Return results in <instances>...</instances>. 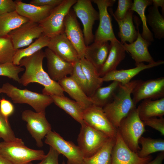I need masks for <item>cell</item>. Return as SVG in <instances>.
<instances>
[{
	"label": "cell",
	"mask_w": 164,
	"mask_h": 164,
	"mask_svg": "<svg viewBox=\"0 0 164 164\" xmlns=\"http://www.w3.org/2000/svg\"><path fill=\"white\" fill-rule=\"evenodd\" d=\"M45 57L42 50L20 61L19 65L25 68V71L20 78V84L26 86L29 84L36 83L44 88L42 93L50 96H64V91L58 82L52 80L45 71L43 66Z\"/></svg>",
	"instance_id": "obj_1"
},
{
	"label": "cell",
	"mask_w": 164,
	"mask_h": 164,
	"mask_svg": "<svg viewBox=\"0 0 164 164\" xmlns=\"http://www.w3.org/2000/svg\"><path fill=\"white\" fill-rule=\"evenodd\" d=\"M140 80H133L124 85L121 84L113 100L103 108L110 121L117 129L121 120L136 107L131 95Z\"/></svg>",
	"instance_id": "obj_2"
},
{
	"label": "cell",
	"mask_w": 164,
	"mask_h": 164,
	"mask_svg": "<svg viewBox=\"0 0 164 164\" xmlns=\"http://www.w3.org/2000/svg\"><path fill=\"white\" fill-rule=\"evenodd\" d=\"M1 93L5 94L15 104H26L36 112L45 111L46 108L53 102L50 96L29 91L20 89L9 83L3 84Z\"/></svg>",
	"instance_id": "obj_3"
},
{
	"label": "cell",
	"mask_w": 164,
	"mask_h": 164,
	"mask_svg": "<svg viewBox=\"0 0 164 164\" xmlns=\"http://www.w3.org/2000/svg\"><path fill=\"white\" fill-rule=\"evenodd\" d=\"M0 155L13 164H27L32 161L41 160L46 155L43 150L30 149L22 140L0 142Z\"/></svg>",
	"instance_id": "obj_4"
},
{
	"label": "cell",
	"mask_w": 164,
	"mask_h": 164,
	"mask_svg": "<svg viewBox=\"0 0 164 164\" xmlns=\"http://www.w3.org/2000/svg\"><path fill=\"white\" fill-rule=\"evenodd\" d=\"M145 126L135 107L121 120L117 129L125 143L134 152L140 149L138 140L146 131Z\"/></svg>",
	"instance_id": "obj_5"
},
{
	"label": "cell",
	"mask_w": 164,
	"mask_h": 164,
	"mask_svg": "<svg viewBox=\"0 0 164 164\" xmlns=\"http://www.w3.org/2000/svg\"><path fill=\"white\" fill-rule=\"evenodd\" d=\"M81 125L77 139L78 146L84 158L89 157L96 153L110 138L84 121Z\"/></svg>",
	"instance_id": "obj_6"
},
{
	"label": "cell",
	"mask_w": 164,
	"mask_h": 164,
	"mask_svg": "<svg viewBox=\"0 0 164 164\" xmlns=\"http://www.w3.org/2000/svg\"><path fill=\"white\" fill-rule=\"evenodd\" d=\"M77 0H63L55 7L47 17L39 24L43 34L51 38L64 32L65 18Z\"/></svg>",
	"instance_id": "obj_7"
},
{
	"label": "cell",
	"mask_w": 164,
	"mask_h": 164,
	"mask_svg": "<svg viewBox=\"0 0 164 164\" xmlns=\"http://www.w3.org/2000/svg\"><path fill=\"white\" fill-rule=\"evenodd\" d=\"M90 0H77L73 6L75 14L83 24V33L86 46L94 41L93 26L95 21L99 19L98 12L94 8Z\"/></svg>",
	"instance_id": "obj_8"
},
{
	"label": "cell",
	"mask_w": 164,
	"mask_h": 164,
	"mask_svg": "<svg viewBox=\"0 0 164 164\" xmlns=\"http://www.w3.org/2000/svg\"><path fill=\"white\" fill-rule=\"evenodd\" d=\"M45 137V143L64 156L67 159V164H82L84 157L78 145L52 130Z\"/></svg>",
	"instance_id": "obj_9"
},
{
	"label": "cell",
	"mask_w": 164,
	"mask_h": 164,
	"mask_svg": "<svg viewBox=\"0 0 164 164\" xmlns=\"http://www.w3.org/2000/svg\"><path fill=\"white\" fill-rule=\"evenodd\" d=\"M22 119L27 122L26 127L32 137L35 139L37 146H43V139L51 131V126L47 120L45 111L34 112L30 110L24 111Z\"/></svg>",
	"instance_id": "obj_10"
},
{
	"label": "cell",
	"mask_w": 164,
	"mask_h": 164,
	"mask_svg": "<svg viewBox=\"0 0 164 164\" xmlns=\"http://www.w3.org/2000/svg\"><path fill=\"white\" fill-rule=\"evenodd\" d=\"M97 6L99 10V21L98 28L94 35V42H110L118 39L114 34L111 19L108 10L112 6L115 0H93L92 1Z\"/></svg>",
	"instance_id": "obj_11"
},
{
	"label": "cell",
	"mask_w": 164,
	"mask_h": 164,
	"mask_svg": "<svg viewBox=\"0 0 164 164\" xmlns=\"http://www.w3.org/2000/svg\"><path fill=\"white\" fill-rule=\"evenodd\" d=\"M84 122L95 129L106 135L110 138H116L118 130L110 121L103 108L93 104L83 111Z\"/></svg>",
	"instance_id": "obj_12"
},
{
	"label": "cell",
	"mask_w": 164,
	"mask_h": 164,
	"mask_svg": "<svg viewBox=\"0 0 164 164\" xmlns=\"http://www.w3.org/2000/svg\"><path fill=\"white\" fill-rule=\"evenodd\" d=\"M43 33L39 24L29 21L11 32L7 36L17 50L28 46Z\"/></svg>",
	"instance_id": "obj_13"
},
{
	"label": "cell",
	"mask_w": 164,
	"mask_h": 164,
	"mask_svg": "<svg viewBox=\"0 0 164 164\" xmlns=\"http://www.w3.org/2000/svg\"><path fill=\"white\" fill-rule=\"evenodd\" d=\"M133 101L135 105L142 100L164 97V77L146 81L140 80L133 89Z\"/></svg>",
	"instance_id": "obj_14"
},
{
	"label": "cell",
	"mask_w": 164,
	"mask_h": 164,
	"mask_svg": "<svg viewBox=\"0 0 164 164\" xmlns=\"http://www.w3.org/2000/svg\"><path fill=\"white\" fill-rule=\"evenodd\" d=\"M152 159L151 155L141 158L137 152L132 151L125 143L118 131L112 151L111 164H145Z\"/></svg>",
	"instance_id": "obj_15"
},
{
	"label": "cell",
	"mask_w": 164,
	"mask_h": 164,
	"mask_svg": "<svg viewBox=\"0 0 164 164\" xmlns=\"http://www.w3.org/2000/svg\"><path fill=\"white\" fill-rule=\"evenodd\" d=\"M137 30V36L133 42L128 44L125 43L122 46L125 51L128 52L134 60L135 66L139 63L146 62L149 63H155L153 58L148 50V47L151 44V42L144 39L140 33L139 26L140 22L138 17L134 16Z\"/></svg>",
	"instance_id": "obj_16"
},
{
	"label": "cell",
	"mask_w": 164,
	"mask_h": 164,
	"mask_svg": "<svg viewBox=\"0 0 164 164\" xmlns=\"http://www.w3.org/2000/svg\"><path fill=\"white\" fill-rule=\"evenodd\" d=\"M64 32L76 50L80 59L84 58L87 46L83 33L77 17L71 10L64 20Z\"/></svg>",
	"instance_id": "obj_17"
},
{
	"label": "cell",
	"mask_w": 164,
	"mask_h": 164,
	"mask_svg": "<svg viewBox=\"0 0 164 164\" xmlns=\"http://www.w3.org/2000/svg\"><path fill=\"white\" fill-rule=\"evenodd\" d=\"M47 47L62 59L73 64L80 60L76 50L64 32L50 38Z\"/></svg>",
	"instance_id": "obj_18"
},
{
	"label": "cell",
	"mask_w": 164,
	"mask_h": 164,
	"mask_svg": "<svg viewBox=\"0 0 164 164\" xmlns=\"http://www.w3.org/2000/svg\"><path fill=\"white\" fill-rule=\"evenodd\" d=\"M44 52L47 61L48 73L52 80L58 82L71 74L73 64L62 59L48 48Z\"/></svg>",
	"instance_id": "obj_19"
},
{
	"label": "cell",
	"mask_w": 164,
	"mask_h": 164,
	"mask_svg": "<svg viewBox=\"0 0 164 164\" xmlns=\"http://www.w3.org/2000/svg\"><path fill=\"white\" fill-rule=\"evenodd\" d=\"M164 61L159 60L152 63L145 64L142 63L136 67L128 69H117L110 71L102 77L103 81H116L124 85L128 83L131 80L142 71L163 64Z\"/></svg>",
	"instance_id": "obj_20"
},
{
	"label": "cell",
	"mask_w": 164,
	"mask_h": 164,
	"mask_svg": "<svg viewBox=\"0 0 164 164\" xmlns=\"http://www.w3.org/2000/svg\"><path fill=\"white\" fill-rule=\"evenodd\" d=\"M15 1V11L18 14L30 21L39 24L47 17L55 7L37 6L24 3L21 0Z\"/></svg>",
	"instance_id": "obj_21"
},
{
	"label": "cell",
	"mask_w": 164,
	"mask_h": 164,
	"mask_svg": "<svg viewBox=\"0 0 164 164\" xmlns=\"http://www.w3.org/2000/svg\"><path fill=\"white\" fill-rule=\"evenodd\" d=\"M109 49L108 41L94 42L86 46L84 57L93 65L98 73L106 60Z\"/></svg>",
	"instance_id": "obj_22"
},
{
	"label": "cell",
	"mask_w": 164,
	"mask_h": 164,
	"mask_svg": "<svg viewBox=\"0 0 164 164\" xmlns=\"http://www.w3.org/2000/svg\"><path fill=\"white\" fill-rule=\"evenodd\" d=\"M125 50L118 39L110 41L108 57L98 73L102 77L108 73L116 69L118 66L125 59Z\"/></svg>",
	"instance_id": "obj_23"
},
{
	"label": "cell",
	"mask_w": 164,
	"mask_h": 164,
	"mask_svg": "<svg viewBox=\"0 0 164 164\" xmlns=\"http://www.w3.org/2000/svg\"><path fill=\"white\" fill-rule=\"evenodd\" d=\"M58 82L64 91L68 93L84 110L92 104L90 97L70 76L67 77Z\"/></svg>",
	"instance_id": "obj_24"
},
{
	"label": "cell",
	"mask_w": 164,
	"mask_h": 164,
	"mask_svg": "<svg viewBox=\"0 0 164 164\" xmlns=\"http://www.w3.org/2000/svg\"><path fill=\"white\" fill-rule=\"evenodd\" d=\"M139 117L142 121L153 117H163L164 115V97L143 100L137 108Z\"/></svg>",
	"instance_id": "obj_25"
},
{
	"label": "cell",
	"mask_w": 164,
	"mask_h": 164,
	"mask_svg": "<svg viewBox=\"0 0 164 164\" xmlns=\"http://www.w3.org/2000/svg\"><path fill=\"white\" fill-rule=\"evenodd\" d=\"M133 11L130 10L122 19H115L118 26V36L122 44L126 42L129 43H132L137 38L138 32L133 24Z\"/></svg>",
	"instance_id": "obj_26"
},
{
	"label": "cell",
	"mask_w": 164,
	"mask_h": 164,
	"mask_svg": "<svg viewBox=\"0 0 164 164\" xmlns=\"http://www.w3.org/2000/svg\"><path fill=\"white\" fill-rule=\"evenodd\" d=\"M50 96L53 102L56 105L63 110L80 125L84 123L83 113L84 110L77 102L64 95Z\"/></svg>",
	"instance_id": "obj_27"
},
{
	"label": "cell",
	"mask_w": 164,
	"mask_h": 164,
	"mask_svg": "<svg viewBox=\"0 0 164 164\" xmlns=\"http://www.w3.org/2000/svg\"><path fill=\"white\" fill-rule=\"evenodd\" d=\"M120 84L117 81H113L107 86L98 88L90 97L92 104L103 108L113 100Z\"/></svg>",
	"instance_id": "obj_28"
},
{
	"label": "cell",
	"mask_w": 164,
	"mask_h": 164,
	"mask_svg": "<svg viewBox=\"0 0 164 164\" xmlns=\"http://www.w3.org/2000/svg\"><path fill=\"white\" fill-rule=\"evenodd\" d=\"M29 21L16 11L0 14V38L8 36L11 32Z\"/></svg>",
	"instance_id": "obj_29"
},
{
	"label": "cell",
	"mask_w": 164,
	"mask_h": 164,
	"mask_svg": "<svg viewBox=\"0 0 164 164\" xmlns=\"http://www.w3.org/2000/svg\"><path fill=\"white\" fill-rule=\"evenodd\" d=\"M79 62L88 83L89 97H90L97 89L101 87L103 81L96 68L89 61L84 57L80 59Z\"/></svg>",
	"instance_id": "obj_30"
},
{
	"label": "cell",
	"mask_w": 164,
	"mask_h": 164,
	"mask_svg": "<svg viewBox=\"0 0 164 164\" xmlns=\"http://www.w3.org/2000/svg\"><path fill=\"white\" fill-rule=\"evenodd\" d=\"M50 38L42 34L27 47L17 50L13 57V63L19 65L20 61L22 58L31 56L45 47H47Z\"/></svg>",
	"instance_id": "obj_31"
},
{
	"label": "cell",
	"mask_w": 164,
	"mask_h": 164,
	"mask_svg": "<svg viewBox=\"0 0 164 164\" xmlns=\"http://www.w3.org/2000/svg\"><path fill=\"white\" fill-rule=\"evenodd\" d=\"M115 140L116 138H109L95 154L84 158L82 164H111V152Z\"/></svg>",
	"instance_id": "obj_32"
},
{
	"label": "cell",
	"mask_w": 164,
	"mask_h": 164,
	"mask_svg": "<svg viewBox=\"0 0 164 164\" xmlns=\"http://www.w3.org/2000/svg\"><path fill=\"white\" fill-rule=\"evenodd\" d=\"M146 16L147 23L151 27L155 37L159 39L164 38V18L159 12L158 8L150 6Z\"/></svg>",
	"instance_id": "obj_33"
},
{
	"label": "cell",
	"mask_w": 164,
	"mask_h": 164,
	"mask_svg": "<svg viewBox=\"0 0 164 164\" xmlns=\"http://www.w3.org/2000/svg\"><path fill=\"white\" fill-rule=\"evenodd\" d=\"M152 5V0H134L130 9L136 12L141 18L142 24V37L151 42L154 39L152 33L148 27L145 12L146 7Z\"/></svg>",
	"instance_id": "obj_34"
},
{
	"label": "cell",
	"mask_w": 164,
	"mask_h": 164,
	"mask_svg": "<svg viewBox=\"0 0 164 164\" xmlns=\"http://www.w3.org/2000/svg\"><path fill=\"white\" fill-rule=\"evenodd\" d=\"M138 144L142 148L137 153L141 158L146 157L155 152H164V140L162 139L142 136L139 139Z\"/></svg>",
	"instance_id": "obj_35"
},
{
	"label": "cell",
	"mask_w": 164,
	"mask_h": 164,
	"mask_svg": "<svg viewBox=\"0 0 164 164\" xmlns=\"http://www.w3.org/2000/svg\"><path fill=\"white\" fill-rule=\"evenodd\" d=\"M16 50L7 36L0 38V65L13 63L14 56Z\"/></svg>",
	"instance_id": "obj_36"
},
{
	"label": "cell",
	"mask_w": 164,
	"mask_h": 164,
	"mask_svg": "<svg viewBox=\"0 0 164 164\" xmlns=\"http://www.w3.org/2000/svg\"><path fill=\"white\" fill-rule=\"evenodd\" d=\"M70 75V77L89 97V89L88 83L81 67L79 60L73 64Z\"/></svg>",
	"instance_id": "obj_37"
},
{
	"label": "cell",
	"mask_w": 164,
	"mask_h": 164,
	"mask_svg": "<svg viewBox=\"0 0 164 164\" xmlns=\"http://www.w3.org/2000/svg\"><path fill=\"white\" fill-rule=\"evenodd\" d=\"M25 69L20 65L13 63H7L0 65V76H5L20 83L19 73Z\"/></svg>",
	"instance_id": "obj_38"
},
{
	"label": "cell",
	"mask_w": 164,
	"mask_h": 164,
	"mask_svg": "<svg viewBox=\"0 0 164 164\" xmlns=\"http://www.w3.org/2000/svg\"><path fill=\"white\" fill-rule=\"evenodd\" d=\"M0 138L4 141L12 142L18 140L12 129L8 118L4 116L0 112Z\"/></svg>",
	"instance_id": "obj_39"
},
{
	"label": "cell",
	"mask_w": 164,
	"mask_h": 164,
	"mask_svg": "<svg viewBox=\"0 0 164 164\" xmlns=\"http://www.w3.org/2000/svg\"><path fill=\"white\" fill-rule=\"evenodd\" d=\"M133 2L132 0H118L117 8L114 12L112 9L109 10L110 13L114 19L121 20L125 16L127 12L131 9Z\"/></svg>",
	"instance_id": "obj_40"
},
{
	"label": "cell",
	"mask_w": 164,
	"mask_h": 164,
	"mask_svg": "<svg viewBox=\"0 0 164 164\" xmlns=\"http://www.w3.org/2000/svg\"><path fill=\"white\" fill-rule=\"evenodd\" d=\"M142 121L145 125L151 127L164 135V118L163 117L151 118Z\"/></svg>",
	"instance_id": "obj_41"
},
{
	"label": "cell",
	"mask_w": 164,
	"mask_h": 164,
	"mask_svg": "<svg viewBox=\"0 0 164 164\" xmlns=\"http://www.w3.org/2000/svg\"><path fill=\"white\" fill-rule=\"evenodd\" d=\"M15 110L13 104L9 101L3 98L0 99V112L5 118L12 115Z\"/></svg>",
	"instance_id": "obj_42"
},
{
	"label": "cell",
	"mask_w": 164,
	"mask_h": 164,
	"mask_svg": "<svg viewBox=\"0 0 164 164\" xmlns=\"http://www.w3.org/2000/svg\"><path fill=\"white\" fill-rule=\"evenodd\" d=\"M60 155L56 150L50 146L47 154L38 164H59L58 157Z\"/></svg>",
	"instance_id": "obj_43"
},
{
	"label": "cell",
	"mask_w": 164,
	"mask_h": 164,
	"mask_svg": "<svg viewBox=\"0 0 164 164\" xmlns=\"http://www.w3.org/2000/svg\"><path fill=\"white\" fill-rule=\"evenodd\" d=\"M16 3L12 0H0V14L15 12Z\"/></svg>",
	"instance_id": "obj_44"
},
{
	"label": "cell",
	"mask_w": 164,
	"mask_h": 164,
	"mask_svg": "<svg viewBox=\"0 0 164 164\" xmlns=\"http://www.w3.org/2000/svg\"><path fill=\"white\" fill-rule=\"evenodd\" d=\"M63 0H32L30 4L37 6H51L55 7L63 2Z\"/></svg>",
	"instance_id": "obj_45"
},
{
	"label": "cell",
	"mask_w": 164,
	"mask_h": 164,
	"mask_svg": "<svg viewBox=\"0 0 164 164\" xmlns=\"http://www.w3.org/2000/svg\"><path fill=\"white\" fill-rule=\"evenodd\" d=\"M164 159V152H161L156 157L145 164H162Z\"/></svg>",
	"instance_id": "obj_46"
},
{
	"label": "cell",
	"mask_w": 164,
	"mask_h": 164,
	"mask_svg": "<svg viewBox=\"0 0 164 164\" xmlns=\"http://www.w3.org/2000/svg\"><path fill=\"white\" fill-rule=\"evenodd\" d=\"M153 6L158 8L160 7L162 8V15H164V0H152Z\"/></svg>",
	"instance_id": "obj_47"
},
{
	"label": "cell",
	"mask_w": 164,
	"mask_h": 164,
	"mask_svg": "<svg viewBox=\"0 0 164 164\" xmlns=\"http://www.w3.org/2000/svg\"><path fill=\"white\" fill-rule=\"evenodd\" d=\"M0 164H13L9 160L0 155Z\"/></svg>",
	"instance_id": "obj_48"
},
{
	"label": "cell",
	"mask_w": 164,
	"mask_h": 164,
	"mask_svg": "<svg viewBox=\"0 0 164 164\" xmlns=\"http://www.w3.org/2000/svg\"><path fill=\"white\" fill-rule=\"evenodd\" d=\"M62 164H67L66 163H65L64 161H63L62 163Z\"/></svg>",
	"instance_id": "obj_49"
},
{
	"label": "cell",
	"mask_w": 164,
	"mask_h": 164,
	"mask_svg": "<svg viewBox=\"0 0 164 164\" xmlns=\"http://www.w3.org/2000/svg\"><path fill=\"white\" fill-rule=\"evenodd\" d=\"M27 164H32L31 162Z\"/></svg>",
	"instance_id": "obj_50"
},
{
	"label": "cell",
	"mask_w": 164,
	"mask_h": 164,
	"mask_svg": "<svg viewBox=\"0 0 164 164\" xmlns=\"http://www.w3.org/2000/svg\"><path fill=\"white\" fill-rule=\"evenodd\" d=\"M1 93V87H0V94Z\"/></svg>",
	"instance_id": "obj_51"
}]
</instances>
